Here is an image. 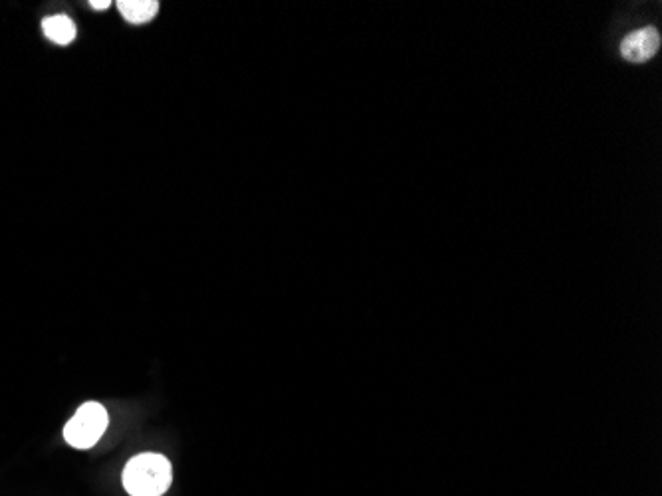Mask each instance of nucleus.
<instances>
[{
	"instance_id": "nucleus-1",
	"label": "nucleus",
	"mask_w": 662,
	"mask_h": 496,
	"mask_svg": "<svg viewBox=\"0 0 662 496\" xmlns=\"http://www.w3.org/2000/svg\"><path fill=\"white\" fill-rule=\"evenodd\" d=\"M173 483V467L159 453H141L123 469V487L131 496H161Z\"/></svg>"
},
{
	"instance_id": "nucleus-2",
	"label": "nucleus",
	"mask_w": 662,
	"mask_h": 496,
	"mask_svg": "<svg viewBox=\"0 0 662 496\" xmlns=\"http://www.w3.org/2000/svg\"><path fill=\"white\" fill-rule=\"evenodd\" d=\"M108 423H110V415H108L106 407L102 403L88 401L66 423L64 439L74 449H80V451L92 449L106 433Z\"/></svg>"
},
{
	"instance_id": "nucleus-3",
	"label": "nucleus",
	"mask_w": 662,
	"mask_h": 496,
	"mask_svg": "<svg viewBox=\"0 0 662 496\" xmlns=\"http://www.w3.org/2000/svg\"><path fill=\"white\" fill-rule=\"evenodd\" d=\"M661 48V34L655 26H645L639 28L635 32H631L623 44H621V56L629 62L635 64H643L651 58H655V54Z\"/></svg>"
},
{
	"instance_id": "nucleus-4",
	"label": "nucleus",
	"mask_w": 662,
	"mask_h": 496,
	"mask_svg": "<svg viewBox=\"0 0 662 496\" xmlns=\"http://www.w3.org/2000/svg\"><path fill=\"white\" fill-rule=\"evenodd\" d=\"M42 28H44V34L58 46H68L74 42L78 30H76V24L72 22V18H68L66 14H54V16H48L44 22H42Z\"/></svg>"
},
{
	"instance_id": "nucleus-5",
	"label": "nucleus",
	"mask_w": 662,
	"mask_h": 496,
	"mask_svg": "<svg viewBox=\"0 0 662 496\" xmlns=\"http://www.w3.org/2000/svg\"><path fill=\"white\" fill-rule=\"evenodd\" d=\"M117 8L127 22L145 24L159 12V2L157 0H119Z\"/></svg>"
},
{
	"instance_id": "nucleus-6",
	"label": "nucleus",
	"mask_w": 662,
	"mask_h": 496,
	"mask_svg": "<svg viewBox=\"0 0 662 496\" xmlns=\"http://www.w3.org/2000/svg\"><path fill=\"white\" fill-rule=\"evenodd\" d=\"M90 6H92L94 10H106V8H110L111 2L110 0H100V2L92 0V2H90Z\"/></svg>"
}]
</instances>
